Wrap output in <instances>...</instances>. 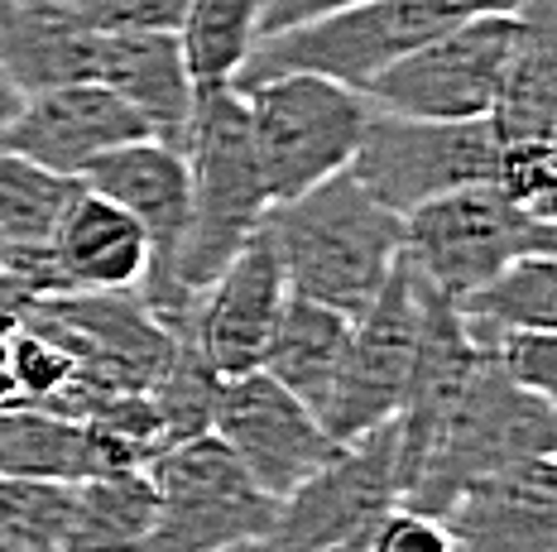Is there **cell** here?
<instances>
[{"label":"cell","mask_w":557,"mask_h":552,"mask_svg":"<svg viewBox=\"0 0 557 552\" xmlns=\"http://www.w3.org/2000/svg\"><path fill=\"white\" fill-rule=\"evenodd\" d=\"M49 255L63 274L67 293H115L139 289L149 269V240L131 212L111 198L83 188L49 240Z\"/></svg>","instance_id":"18"},{"label":"cell","mask_w":557,"mask_h":552,"mask_svg":"<svg viewBox=\"0 0 557 552\" xmlns=\"http://www.w3.org/2000/svg\"><path fill=\"white\" fill-rule=\"evenodd\" d=\"M260 5L264 0H188L183 5L178 43L197 97L236 83L250 43L260 39Z\"/></svg>","instance_id":"25"},{"label":"cell","mask_w":557,"mask_h":552,"mask_svg":"<svg viewBox=\"0 0 557 552\" xmlns=\"http://www.w3.org/2000/svg\"><path fill=\"white\" fill-rule=\"evenodd\" d=\"M73 15H83L91 29H178L188 0H63Z\"/></svg>","instance_id":"32"},{"label":"cell","mask_w":557,"mask_h":552,"mask_svg":"<svg viewBox=\"0 0 557 552\" xmlns=\"http://www.w3.org/2000/svg\"><path fill=\"white\" fill-rule=\"evenodd\" d=\"M10 361H15L20 404H34V409H44L73 379V355L58 347L53 337H44L34 322H20L10 331Z\"/></svg>","instance_id":"30"},{"label":"cell","mask_w":557,"mask_h":552,"mask_svg":"<svg viewBox=\"0 0 557 552\" xmlns=\"http://www.w3.org/2000/svg\"><path fill=\"white\" fill-rule=\"evenodd\" d=\"M236 552H260V543H255V548H236Z\"/></svg>","instance_id":"40"},{"label":"cell","mask_w":557,"mask_h":552,"mask_svg":"<svg viewBox=\"0 0 557 552\" xmlns=\"http://www.w3.org/2000/svg\"><path fill=\"white\" fill-rule=\"evenodd\" d=\"M485 355H491L495 371L505 379H515L519 389L557 404V331H515V337L495 341Z\"/></svg>","instance_id":"31"},{"label":"cell","mask_w":557,"mask_h":552,"mask_svg":"<svg viewBox=\"0 0 557 552\" xmlns=\"http://www.w3.org/2000/svg\"><path fill=\"white\" fill-rule=\"evenodd\" d=\"M77 183L101 198H111L121 212H131L149 240V269L139 279V298L173 337H188L193 308L173 293V260H178L183 231H188V159L164 140H135L111 154L91 159Z\"/></svg>","instance_id":"11"},{"label":"cell","mask_w":557,"mask_h":552,"mask_svg":"<svg viewBox=\"0 0 557 552\" xmlns=\"http://www.w3.org/2000/svg\"><path fill=\"white\" fill-rule=\"evenodd\" d=\"M515 15H475L418 43L399 63H389L366 87L375 111L418 121H485L500 97V77L515 49Z\"/></svg>","instance_id":"10"},{"label":"cell","mask_w":557,"mask_h":552,"mask_svg":"<svg viewBox=\"0 0 557 552\" xmlns=\"http://www.w3.org/2000/svg\"><path fill=\"white\" fill-rule=\"evenodd\" d=\"M437 519L457 552H557V462L533 456L471 480Z\"/></svg>","instance_id":"16"},{"label":"cell","mask_w":557,"mask_h":552,"mask_svg":"<svg viewBox=\"0 0 557 552\" xmlns=\"http://www.w3.org/2000/svg\"><path fill=\"white\" fill-rule=\"evenodd\" d=\"M366 552H457V548H451V534L437 514H418L394 504L385 519L370 528Z\"/></svg>","instance_id":"33"},{"label":"cell","mask_w":557,"mask_h":552,"mask_svg":"<svg viewBox=\"0 0 557 552\" xmlns=\"http://www.w3.org/2000/svg\"><path fill=\"white\" fill-rule=\"evenodd\" d=\"M0 552H53V548H39V543H29V538L10 534V528H0Z\"/></svg>","instance_id":"38"},{"label":"cell","mask_w":557,"mask_h":552,"mask_svg":"<svg viewBox=\"0 0 557 552\" xmlns=\"http://www.w3.org/2000/svg\"><path fill=\"white\" fill-rule=\"evenodd\" d=\"M500 135L485 121H418L375 111L366 116L361 149L351 159V174L385 212L409 216L423 202L447 198L457 188L495 178Z\"/></svg>","instance_id":"8"},{"label":"cell","mask_w":557,"mask_h":552,"mask_svg":"<svg viewBox=\"0 0 557 552\" xmlns=\"http://www.w3.org/2000/svg\"><path fill=\"white\" fill-rule=\"evenodd\" d=\"M20 404V389H15V361H10V331H0V409Z\"/></svg>","instance_id":"37"},{"label":"cell","mask_w":557,"mask_h":552,"mask_svg":"<svg viewBox=\"0 0 557 552\" xmlns=\"http://www.w3.org/2000/svg\"><path fill=\"white\" fill-rule=\"evenodd\" d=\"M20 106H25V91L10 83V73L0 67V149H5V135H10V125H15Z\"/></svg>","instance_id":"36"},{"label":"cell","mask_w":557,"mask_h":552,"mask_svg":"<svg viewBox=\"0 0 557 552\" xmlns=\"http://www.w3.org/2000/svg\"><path fill=\"white\" fill-rule=\"evenodd\" d=\"M135 140H154L135 106H125L101 83H67L49 91H29L5 135V149L53 168V174L77 178L91 159Z\"/></svg>","instance_id":"15"},{"label":"cell","mask_w":557,"mask_h":552,"mask_svg":"<svg viewBox=\"0 0 557 552\" xmlns=\"http://www.w3.org/2000/svg\"><path fill=\"white\" fill-rule=\"evenodd\" d=\"M346 5H361V0H264L260 5V34L304 25V20L332 15V10H346Z\"/></svg>","instance_id":"34"},{"label":"cell","mask_w":557,"mask_h":552,"mask_svg":"<svg viewBox=\"0 0 557 552\" xmlns=\"http://www.w3.org/2000/svg\"><path fill=\"white\" fill-rule=\"evenodd\" d=\"M246 106V130L260 183L274 202L304 198L308 188L346 174L361 149L370 101L318 73H278L236 91Z\"/></svg>","instance_id":"4"},{"label":"cell","mask_w":557,"mask_h":552,"mask_svg":"<svg viewBox=\"0 0 557 552\" xmlns=\"http://www.w3.org/2000/svg\"><path fill=\"white\" fill-rule=\"evenodd\" d=\"M5 255H10V246H5V236H0V269H5Z\"/></svg>","instance_id":"39"},{"label":"cell","mask_w":557,"mask_h":552,"mask_svg":"<svg viewBox=\"0 0 557 552\" xmlns=\"http://www.w3.org/2000/svg\"><path fill=\"white\" fill-rule=\"evenodd\" d=\"M524 255H557V231L519 212L495 183L457 188L404 216V264L447 298L471 293Z\"/></svg>","instance_id":"7"},{"label":"cell","mask_w":557,"mask_h":552,"mask_svg":"<svg viewBox=\"0 0 557 552\" xmlns=\"http://www.w3.org/2000/svg\"><path fill=\"white\" fill-rule=\"evenodd\" d=\"M183 159H188V231L173 260V293L197 308V293L246 250V240L260 231L270 212V192L260 183L246 130V106L231 87L193 101Z\"/></svg>","instance_id":"3"},{"label":"cell","mask_w":557,"mask_h":552,"mask_svg":"<svg viewBox=\"0 0 557 552\" xmlns=\"http://www.w3.org/2000/svg\"><path fill=\"white\" fill-rule=\"evenodd\" d=\"M394 504H399V456H394V423H385L342 442L304 486L278 500L274 528L260 538V552L356 548Z\"/></svg>","instance_id":"9"},{"label":"cell","mask_w":557,"mask_h":552,"mask_svg":"<svg viewBox=\"0 0 557 552\" xmlns=\"http://www.w3.org/2000/svg\"><path fill=\"white\" fill-rule=\"evenodd\" d=\"M284 303H288L284 269H278V255L260 226L246 240V250L197 293L188 341L222 379L250 375L260 371Z\"/></svg>","instance_id":"14"},{"label":"cell","mask_w":557,"mask_h":552,"mask_svg":"<svg viewBox=\"0 0 557 552\" xmlns=\"http://www.w3.org/2000/svg\"><path fill=\"white\" fill-rule=\"evenodd\" d=\"M107 471H135L87 423H67L49 409L10 404L0 409V476L29 480H87Z\"/></svg>","instance_id":"20"},{"label":"cell","mask_w":557,"mask_h":552,"mask_svg":"<svg viewBox=\"0 0 557 552\" xmlns=\"http://www.w3.org/2000/svg\"><path fill=\"white\" fill-rule=\"evenodd\" d=\"M73 494L77 480H29V476H0V528L29 538L39 548L63 552L67 524H73Z\"/></svg>","instance_id":"28"},{"label":"cell","mask_w":557,"mask_h":552,"mask_svg":"<svg viewBox=\"0 0 557 552\" xmlns=\"http://www.w3.org/2000/svg\"><path fill=\"white\" fill-rule=\"evenodd\" d=\"M149 476L154 519L135 552H236L274 528L278 500L255 486L212 432L169 447Z\"/></svg>","instance_id":"6"},{"label":"cell","mask_w":557,"mask_h":552,"mask_svg":"<svg viewBox=\"0 0 557 552\" xmlns=\"http://www.w3.org/2000/svg\"><path fill=\"white\" fill-rule=\"evenodd\" d=\"M77 192H83L77 178L53 174V168L34 164L15 149H0V236H5V246H49Z\"/></svg>","instance_id":"26"},{"label":"cell","mask_w":557,"mask_h":552,"mask_svg":"<svg viewBox=\"0 0 557 552\" xmlns=\"http://www.w3.org/2000/svg\"><path fill=\"white\" fill-rule=\"evenodd\" d=\"M216 389H222V375L197 355V347L188 337L178 341L173 361L154 375L149 385V399H154L159 428H164V447L193 442V437L212 432V409H216Z\"/></svg>","instance_id":"27"},{"label":"cell","mask_w":557,"mask_h":552,"mask_svg":"<svg viewBox=\"0 0 557 552\" xmlns=\"http://www.w3.org/2000/svg\"><path fill=\"white\" fill-rule=\"evenodd\" d=\"M519 34L509 49L500 97H495L491 125L509 140H557V5L553 0H524L519 5Z\"/></svg>","instance_id":"21"},{"label":"cell","mask_w":557,"mask_h":552,"mask_svg":"<svg viewBox=\"0 0 557 552\" xmlns=\"http://www.w3.org/2000/svg\"><path fill=\"white\" fill-rule=\"evenodd\" d=\"M284 284L294 298L361 317L404 255V216L385 212L351 174L264 212Z\"/></svg>","instance_id":"1"},{"label":"cell","mask_w":557,"mask_h":552,"mask_svg":"<svg viewBox=\"0 0 557 552\" xmlns=\"http://www.w3.org/2000/svg\"><path fill=\"white\" fill-rule=\"evenodd\" d=\"M101 29L63 0H0V67L20 91L91 83Z\"/></svg>","instance_id":"19"},{"label":"cell","mask_w":557,"mask_h":552,"mask_svg":"<svg viewBox=\"0 0 557 552\" xmlns=\"http://www.w3.org/2000/svg\"><path fill=\"white\" fill-rule=\"evenodd\" d=\"M91 83L111 87L125 106H135L154 140L183 149L197 91H193L188 63H183L178 29H115V34H101Z\"/></svg>","instance_id":"17"},{"label":"cell","mask_w":557,"mask_h":552,"mask_svg":"<svg viewBox=\"0 0 557 552\" xmlns=\"http://www.w3.org/2000/svg\"><path fill=\"white\" fill-rule=\"evenodd\" d=\"M519 5L524 0H361V5L304 20V25L260 34L231 91L278 73H318L366 91L389 63L437 39L443 29L475 15H519Z\"/></svg>","instance_id":"2"},{"label":"cell","mask_w":557,"mask_h":552,"mask_svg":"<svg viewBox=\"0 0 557 552\" xmlns=\"http://www.w3.org/2000/svg\"><path fill=\"white\" fill-rule=\"evenodd\" d=\"M212 437L236 456L255 486L264 494H274V500L294 494L342 447L327 437L318 413L308 404H298L264 371L222 379L216 409H212Z\"/></svg>","instance_id":"13"},{"label":"cell","mask_w":557,"mask_h":552,"mask_svg":"<svg viewBox=\"0 0 557 552\" xmlns=\"http://www.w3.org/2000/svg\"><path fill=\"white\" fill-rule=\"evenodd\" d=\"M346 341H351V317L288 293L270 347H264L260 371L322 418V409H327L336 389V375H342Z\"/></svg>","instance_id":"22"},{"label":"cell","mask_w":557,"mask_h":552,"mask_svg":"<svg viewBox=\"0 0 557 552\" xmlns=\"http://www.w3.org/2000/svg\"><path fill=\"white\" fill-rule=\"evenodd\" d=\"M495 188L505 192L519 212L553 222V192H557V140H509L495 154Z\"/></svg>","instance_id":"29"},{"label":"cell","mask_w":557,"mask_h":552,"mask_svg":"<svg viewBox=\"0 0 557 552\" xmlns=\"http://www.w3.org/2000/svg\"><path fill=\"white\" fill-rule=\"evenodd\" d=\"M475 351H491L515 331H557V255H524L451 298Z\"/></svg>","instance_id":"23"},{"label":"cell","mask_w":557,"mask_h":552,"mask_svg":"<svg viewBox=\"0 0 557 552\" xmlns=\"http://www.w3.org/2000/svg\"><path fill=\"white\" fill-rule=\"evenodd\" d=\"M149 519H154V476H149V466L87 476L77 480L63 552H135Z\"/></svg>","instance_id":"24"},{"label":"cell","mask_w":557,"mask_h":552,"mask_svg":"<svg viewBox=\"0 0 557 552\" xmlns=\"http://www.w3.org/2000/svg\"><path fill=\"white\" fill-rule=\"evenodd\" d=\"M553 452H557V404L519 389L485 355L467 399L457 404L447 428L437 432V442L418 462L399 504L418 514H443L471 480Z\"/></svg>","instance_id":"5"},{"label":"cell","mask_w":557,"mask_h":552,"mask_svg":"<svg viewBox=\"0 0 557 552\" xmlns=\"http://www.w3.org/2000/svg\"><path fill=\"white\" fill-rule=\"evenodd\" d=\"M418 355V279L413 269L394 264L385 289L370 298L361 317H351V341L336 375V389L322 409V428L332 442H351L394 423Z\"/></svg>","instance_id":"12"},{"label":"cell","mask_w":557,"mask_h":552,"mask_svg":"<svg viewBox=\"0 0 557 552\" xmlns=\"http://www.w3.org/2000/svg\"><path fill=\"white\" fill-rule=\"evenodd\" d=\"M34 303H39V293L15 269H0V331H15L34 313Z\"/></svg>","instance_id":"35"}]
</instances>
